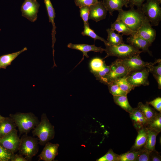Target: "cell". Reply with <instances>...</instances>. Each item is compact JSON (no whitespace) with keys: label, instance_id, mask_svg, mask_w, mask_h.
Listing matches in <instances>:
<instances>
[{"label":"cell","instance_id":"cell-44","mask_svg":"<svg viewBox=\"0 0 161 161\" xmlns=\"http://www.w3.org/2000/svg\"><path fill=\"white\" fill-rule=\"evenodd\" d=\"M10 161H28L23 155L21 154L13 153L11 158Z\"/></svg>","mask_w":161,"mask_h":161},{"label":"cell","instance_id":"cell-25","mask_svg":"<svg viewBox=\"0 0 161 161\" xmlns=\"http://www.w3.org/2000/svg\"><path fill=\"white\" fill-rule=\"evenodd\" d=\"M146 128L147 131V139L144 147L151 152L155 151L156 137L159 133L153 130Z\"/></svg>","mask_w":161,"mask_h":161},{"label":"cell","instance_id":"cell-20","mask_svg":"<svg viewBox=\"0 0 161 161\" xmlns=\"http://www.w3.org/2000/svg\"><path fill=\"white\" fill-rule=\"evenodd\" d=\"M134 144L130 151H138L143 148L145 145L147 139V131L146 127L139 129Z\"/></svg>","mask_w":161,"mask_h":161},{"label":"cell","instance_id":"cell-38","mask_svg":"<svg viewBox=\"0 0 161 161\" xmlns=\"http://www.w3.org/2000/svg\"><path fill=\"white\" fill-rule=\"evenodd\" d=\"M140 150L139 154L135 161H149L151 151L144 147Z\"/></svg>","mask_w":161,"mask_h":161},{"label":"cell","instance_id":"cell-43","mask_svg":"<svg viewBox=\"0 0 161 161\" xmlns=\"http://www.w3.org/2000/svg\"><path fill=\"white\" fill-rule=\"evenodd\" d=\"M161 157L159 153L156 150L151 151L150 154V161H160Z\"/></svg>","mask_w":161,"mask_h":161},{"label":"cell","instance_id":"cell-4","mask_svg":"<svg viewBox=\"0 0 161 161\" xmlns=\"http://www.w3.org/2000/svg\"><path fill=\"white\" fill-rule=\"evenodd\" d=\"M106 55L104 58L109 56H115L120 59H125L140 55L142 51L133 46L123 43L117 45L105 44Z\"/></svg>","mask_w":161,"mask_h":161},{"label":"cell","instance_id":"cell-5","mask_svg":"<svg viewBox=\"0 0 161 161\" xmlns=\"http://www.w3.org/2000/svg\"><path fill=\"white\" fill-rule=\"evenodd\" d=\"M38 138L24 134L20 138L18 150L19 154L24 156L28 161H31L38 151Z\"/></svg>","mask_w":161,"mask_h":161},{"label":"cell","instance_id":"cell-29","mask_svg":"<svg viewBox=\"0 0 161 161\" xmlns=\"http://www.w3.org/2000/svg\"><path fill=\"white\" fill-rule=\"evenodd\" d=\"M126 77H123L113 82L116 84L122 91L128 94L134 89L135 87L127 81Z\"/></svg>","mask_w":161,"mask_h":161},{"label":"cell","instance_id":"cell-6","mask_svg":"<svg viewBox=\"0 0 161 161\" xmlns=\"http://www.w3.org/2000/svg\"><path fill=\"white\" fill-rule=\"evenodd\" d=\"M141 9L152 26H158L161 20V0H146Z\"/></svg>","mask_w":161,"mask_h":161},{"label":"cell","instance_id":"cell-31","mask_svg":"<svg viewBox=\"0 0 161 161\" xmlns=\"http://www.w3.org/2000/svg\"><path fill=\"white\" fill-rule=\"evenodd\" d=\"M140 152L138 151H130L119 155L117 161H135Z\"/></svg>","mask_w":161,"mask_h":161},{"label":"cell","instance_id":"cell-34","mask_svg":"<svg viewBox=\"0 0 161 161\" xmlns=\"http://www.w3.org/2000/svg\"><path fill=\"white\" fill-rule=\"evenodd\" d=\"M108 87L110 93L113 96L118 95H127V93L122 91L119 86L113 82L106 84Z\"/></svg>","mask_w":161,"mask_h":161},{"label":"cell","instance_id":"cell-24","mask_svg":"<svg viewBox=\"0 0 161 161\" xmlns=\"http://www.w3.org/2000/svg\"><path fill=\"white\" fill-rule=\"evenodd\" d=\"M111 27L113 30L117 31L119 34L121 33L123 35H133L136 32L130 29L122 21L117 19L112 24Z\"/></svg>","mask_w":161,"mask_h":161},{"label":"cell","instance_id":"cell-36","mask_svg":"<svg viewBox=\"0 0 161 161\" xmlns=\"http://www.w3.org/2000/svg\"><path fill=\"white\" fill-rule=\"evenodd\" d=\"M13 153L0 145V161H9Z\"/></svg>","mask_w":161,"mask_h":161},{"label":"cell","instance_id":"cell-10","mask_svg":"<svg viewBox=\"0 0 161 161\" xmlns=\"http://www.w3.org/2000/svg\"><path fill=\"white\" fill-rule=\"evenodd\" d=\"M20 138L18 130L15 129L3 137L0 138V145L15 153L18 150Z\"/></svg>","mask_w":161,"mask_h":161},{"label":"cell","instance_id":"cell-46","mask_svg":"<svg viewBox=\"0 0 161 161\" xmlns=\"http://www.w3.org/2000/svg\"><path fill=\"white\" fill-rule=\"evenodd\" d=\"M5 117L2 116H1L0 114V122L2 121L3 120H4L5 118Z\"/></svg>","mask_w":161,"mask_h":161},{"label":"cell","instance_id":"cell-37","mask_svg":"<svg viewBox=\"0 0 161 161\" xmlns=\"http://www.w3.org/2000/svg\"><path fill=\"white\" fill-rule=\"evenodd\" d=\"M79 8L80 16L83 20L84 24H89L88 20L90 11V6H83Z\"/></svg>","mask_w":161,"mask_h":161},{"label":"cell","instance_id":"cell-8","mask_svg":"<svg viewBox=\"0 0 161 161\" xmlns=\"http://www.w3.org/2000/svg\"><path fill=\"white\" fill-rule=\"evenodd\" d=\"M149 71L147 67L130 72L126 76L127 81L135 87L149 85L148 79Z\"/></svg>","mask_w":161,"mask_h":161},{"label":"cell","instance_id":"cell-12","mask_svg":"<svg viewBox=\"0 0 161 161\" xmlns=\"http://www.w3.org/2000/svg\"><path fill=\"white\" fill-rule=\"evenodd\" d=\"M119 59L129 73L146 67L151 63L143 61L140 55L125 59Z\"/></svg>","mask_w":161,"mask_h":161},{"label":"cell","instance_id":"cell-9","mask_svg":"<svg viewBox=\"0 0 161 161\" xmlns=\"http://www.w3.org/2000/svg\"><path fill=\"white\" fill-rule=\"evenodd\" d=\"M40 6L37 0H25L21 7L22 16L32 22H35L37 18Z\"/></svg>","mask_w":161,"mask_h":161},{"label":"cell","instance_id":"cell-1","mask_svg":"<svg viewBox=\"0 0 161 161\" xmlns=\"http://www.w3.org/2000/svg\"><path fill=\"white\" fill-rule=\"evenodd\" d=\"M9 117L13 120L19 132V137L22 134H28L38 124V117L33 113L17 112L10 114Z\"/></svg>","mask_w":161,"mask_h":161},{"label":"cell","instance_id":"cell-19","mask_svg":"<svg viewBox=\"0 0 161 161\" xmlns=\"http://www.w3.org/2000/svg\"><path fill=\"white\" fill-rule=\"evenodd\" d=\"M44 2L45 4L49 18V22H51L52 23V47L53 48V55H54V47L56 41L55 35L56 34L55 30L56 28L54 22V18L55 16V9L53 7L50 0H44Z\"/></svg>","mask_w":161,"mask_h":161},{"label":"cell","instance_id":"cell-41","mask_svg":"<svg viewBox=\"0 0 161 161\" xmlns=\"http://www.w3.org/2000/svg\"><path fill=\"white\" fill-rule=\"evenodd\" d=\"M148 104L153 106L155 109L160 112H161V98L158 97L153 100L149 102H146Z\"/></svg>","mask_w":161,"mask_h":161},{"label":"cell","instance_id":"cell-17","mask_svg":"<svg viewBox=\"0 0 161 161\" xmlns=\"http://www.w3.org/2000/svg\"><path fill=\"white\" fill-rule=\"evenodd\" d=\"M67 47L70 48L78 50L82 52L83 54V58L85 56L87 58L89 57L87 53L92 51L95 52H100L101 53L106 49L102 48L101 47H97L94 45H89L85 44H74L72 43L68 44Z\"/></svg>","mask_w":161,"mask_h":161},{"label":"cell","instance_id":"cell-45","mask_svg":"<svg viewBox=\"0 0 161 161\" xmlns=\"http://www.w3.org/2000/svg\"><path fill=\"white\" fill-rule=\"evenodd\" d=\"M158 84V87L159 89L161 88V76H154Z\"/></svg>","mask_w":161,"mask_h":161},{"label":"cell","instance_id":"cell-11","mask_svg":"<svg viewBox=\"0 0 161 161\" xmlns=\"http://www.w3.org/2000/svg\"><path fill=\"white\" fill-rule=\"evenodd\" d=\"M152 26L149 20L145 16L140 26L134 35L147 40L152 44L156 36V31Z\"/></svg>","mask_w":161,"mask_h":161},{"label":"cell","instance_id":"cell-30","mask_svg":"<svg viewBox=\"0 0 161 161\" xmlns=\"http://www.w3.org/2000/svg\"><path fill=\"white\" fill-rule=\"evenodd\" d=\"M145 127L154 130L158 133L160 132L161 131V112L157 113L155 117Z\"/></svg>","mask_w":161,"mask_h":161},{"label":"cell","instance_id":"cell-18","mask_svg":"<svg viewBox=\"0 0 161 161\" xmlns=\"http://www.w3.org/2000/svg\"><path fill=\"white\" fill-rule=\"evenodd\" d=\"M102 2L110 15L112 16L114 11L123 10L124 6L128 7L129 3V0H103Z\"/></svg>","mask_w":161,"mask_h":161},{"label":"cell","instance_id":"cell-3","mask_svg":"<svg viewBox=\"0 0 161 161\" xmlns=\"http://www.w3.org/2000/svg\"><path fill=\"white\" fill-rule=\"evenodd\" d=\"M130 8L128 10L118 11L117 19L122 21L131 30L136 32L140 26L145 16L141 8L135 9L134 7Z\"/></svg>","mask_w":161,"mask_h":161},{"label":"cell","instance_id":"cell-28","mask_svg":"<svg viewBox=\"0 0 161 161\" xmlns=\"http://www.w3.org/2000/svg\"><path fill=\"white\" fill-rule=\"evenodd\" d=\"M105 64L102 59L98 58H94L90 62L91 71L93 74L98 72L103 68Z\"/></svg>","mask_w":161,"mask_h":161},{"label":"cell","instance_id":"cell-15","mask_svg":"<svg viewBox=\"0 0 161 161\" xmlns=\"http://www.w3.org/2000/svg\"><path fill=\"white\" fill-rule=\"evenodd\" d=\"M126 40L130 44L139 49H141L142 52H147L150 55L151 54L148 48L152 44L147 40L134 35H130Z\"/></svg>","mask_w":161,"mask_h":161},{"label":"cell","instance_id":"cell-21","mask_svg":"<svg viewBox=\"0 0 161 161\" xmlns=\"http://www.w3.org/2000/svg\"><path fill=\"white\" fill-rule=\"evenodd\" d=\"M16 124L10 117H5L0 122V138L16 129Z\"/></svg>","mask_w":161,"mask_h":161},{"label":"cell","instance_id":"cell-32","mask_svg":"<svg viewBox=\"0 0 161 161\" xmlns=\"http://www.w3.org/2000/svg\"><path fill=\"white\" fill-rule=\"evenodd\" d=\"M81 34L83 36L90 37L93 38L95 41L99 40L104 42L105 44H107V41L96 34L94 31L90 28L89 24H84V30L81 32Z\"/></svg>","mask_w":161,"mask_h":161},{"label":"cell","instance_id":"cell-26","mask_svg":"<svg viewBox=\"0 0 161 161\" xmlns=\"http://www.w3.org/2000/svg\"><path fill=\"white\" fill-rule=\"evenodd\" d=\"M106 31L108 34L107 44L117 45L124 42L123 38V35L115 33L114 30L111 28L106 29Z\"/></svg>","mask_w":161,"mask_h":161},{"label":"cell","instance_id":"cell-2","mask_svg":"<svg viewBox=\"0 0 161 161\" xmlns=\"http://www.w3.org/2000/svg\"><path fill=\"white\" fill-rule=\"evenodd\" d=\"M32 134L33 137H37L39 144L42 146L54 138V127L50 123L46 114L43 113L41 114V120L32 130Z\"/></svg>","mask_w":161,"mask_h":161},{"label":"cell","instance_id":"cell-23","mask_svg":"<svg viewBox=\"0 0 161 161\" xmlns=\"http://www.w3.org/2000/svg\"><path fill=\"white\" fill-rule=\"evenodd\" d=\"M149 105L147 102L146 104H144L140 102L138 103L137 107L144 116L147 122V125L157 113Z\"/></svg>","mask_w":161,"mask_h":161},{"label":"cell","instance_id":"cell-22","mask_svg":"<svg viewBox=\"0 0 161 161\" xmlns=\"http://www.w3.org/2000/svg\"><path fill=\"white\" fill-rule=\"evenodd\" d=\"M27 50V48L25 47L20 51L0 56V69H5L18 56Z\"/></svg>","mask_w":161,"mask_h":161},{"label":"cell","instance_id":"cell-14","mask_svg":"<svg viewBox=\"0 0 161 161\" xmlns=\"http://www.w3.org/2000/svg\"><path fill=\"white\" fill-rule=\"evenodd\" d=\"M90 7L89 19L98 22L105 18L107 11L102 1H98Z\"/></svg>","mask_w":161,"mask_h":161},{"label":"cell","instance_id":"cell-40","mask_svg":"<svg viewBox=\"0 0 161 161\" xmlns=\"http://www.w3.org/2000/svg\"><path fill=\"white\" fill-rule=\"evenodd\" d=\"M98 1V0H75V4L79 8L84 6H90Z\"/></svg>","mask_w":161,"mask_h":161},{"label":"cell","instance_id":"cell-27","mask_svg":"<svg viewBox=\"0 0 161 161\" xmlns=\"http://www.w3.org/2000/svg\"><path fill=\"white\" fill-rule=\"evenodd\" d=\"M114 103L129 113L132 112L133 108L130 105L127 95L113 96Z\"/></svg>","mask_w":161,"mask_h":161},{"label":"cell","instance_id":"cell-7","mask_svg":"<svg viewBox=\"0 0 161 161\" xmlns=\"http://www.w3.org/2000/svg\"><path fill=\"white\" fill-rule=\"evenodd\" d=\"M129 73L128 70L118 58L115 60L110 65L109 72L100 81L106 84L109 83L127 76Z\"/></svg>","mask_w":161,"mask_h":161},{"label":"cell","instance_id":"cell-33","mask_svg":"<svg viewBox=\"0 0 161 161\" xmlns=\"http://www.w3.org/2000/svg\"><path fill=\"white\" fill-rule=\"evenodd\" d=\"M147 67L149 72L151 73L153 76H161V61L159 59L153 63L148 65Z\"/></svg>","mask_w":161,"mask_h":161},{"label":"cell","instance_id":"cell-39","mask_svg":"<svg viewBox=\"0 0 161 161\" xmlns=\"http://www.w3.org/2000/svg\"><path fill=\"white\" fill-rule=\"evenodd\" d=\"M110 65L107 66L106 64L103 68L101 70L93 73L96 79L100 80L104 77L109 72Z\"/></svg>","mask_w":161,"mask_h":161},{"label":"cell","instance_id":"cell-16","mask_svg":"<svg viewBox=\"0 0 161 161\" xmlns=\"http://www.w3.org/2000/svg\"><path fill=\"white\" fill-rule=\"evenodd\" d=\"M129 114L133 126L137 131L146 127L147 124V121L143 114L138 108H133L132 112Z\"/></svg>","mask_w":161,"mask_h":161},{"label":"cell","instance_id":"cell-13","mask_svg":"<svg viewBox=\"0 0 161 161\" xmlns=\"http://www.w3.org/2000/svg\"><path fill=\"white\" fill-rule=\"evenodd\" d=\"M41 153L38 155V161H52L58 154L59 145L58 143H52L49 142L45 145Z\"/></svg>","mask_w":161,"mask_h":161},{"label":"cell","instance_id":"cell-47","mask_svg":"<svg viewBox=\"0 0 161 161\" xmlns=\"http://www.w3.org/2000/svg\"></svg>","mask_w":161,"mask_h":161},{"label":"cell","instance_id":"cell-42","mask_svg":"<svg viewBox=\"0 0 161 161\" xmlns=\"http://www.w3.org/2000/svg\"><path fill=\"white\" fill-rule=\"evenodd\" d=\"M130 7H134L136 6L137 8L140 9L143 2L146 0H129Z\"/></svg>","mask_w":161,"mask_h":161},{"label":"cell","instance_id":"cell-35","mask_svg":"<svg viewBox=\"0 0 161 161\" xmlns=\"http://www.w3.org/2000/svg\"><path fill=\"white\" fill-rule=\"evenodd\" d=\"M119 155L114 153L110 149L103 156L97 159V161H117Z\"/></svg>","mask_w":161,"mask_h":161}]
</instances>
